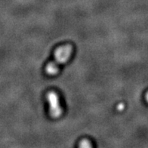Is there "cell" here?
I'll list each match as a JSON object with an SVG mask.
<instances>
[{
  "label": "cell",
  "instance_id": "5b68a950",
  "mask_svg": "<svg viewBox=\"0 0 148 148\" xmlns=\"http://www.w3.org/2000/svg\"><path fill=\"white\" fill-rule=\"evenodd\" d=\"M146 101L148 102V92L146 94Z\"/></svg>",
  "mask_w": 148,
  "mask_h": 148
},
{
  "label": "cell",
  "instance_id": "277c9868",
  "mask_svg": "<svg viewBox=\"0 0 148 148\" xmlns=\"http://www.w3.org/2000/svg\"><path fill=\"white\" fill-rule=\"evenodd\" d=\"M123 108H124V104L122 103H119V105L117 106V110H122Z\"/></svg>",
  "mask_w": 148,
  "mask_h": 148
},
{
  "label": "cell",
  "instance_id": "6da1fadb",
  "mask_svg": "<svg viewBox=\"0 0 148 148\" xmlns=\"http://www.w3.org/2000/svg\"><path fill=\"white\" fill-rule=\"evenodd\" d=\"M72 46L66 45L61 46L57 49L55 52V60L52 62L49 63L46 66V72L49 75H55L58 73L59 66L68 60L70 55L72 53Z\"/></svg>",
  "mask_w": 148,
  "mask_h": 148
},
{
  "label": "cell",
  "instance_id": "3957f363",
  "mask_svg": "<svg viewBox=\"0 0 148 148\" xmlns=\"http://www.w3.org/2000/svg\"><path fill=\"white\" fill-rule=\"evenodd\" d=\"M79 146L81 147H92V144L91 143L87 140H83L81 141V143L79 144Z\"/></svg>",
  "mask_w": 148,
  "mask_h": 148
},
{
  "label": "cell",
  "instance_id": "7a4b0ae2",
  "mask_svg": "<svg viewBox=\"0 0 148 148\" xmlns=\"http://www.w3.org/2000/svg\"><path fill=\"white\" fill-rule=\"evenodd\" d=\"M47 101L49 103V114L53 118H58L62 114V108L60 105L58 96L55 92H50L47 95Z\"/></svg>",
  "mask_w": 148,
  "mask_h": 148
}]
</instances>
